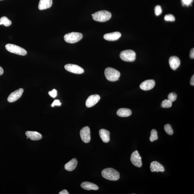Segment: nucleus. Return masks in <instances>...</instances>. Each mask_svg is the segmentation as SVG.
Segmentation results:
<instances>
[{"mask_svg": "<svg viewBox=\"0 0 194 194\" xmlns=\"http://www.w3.org/2000/svg\"><path fill=\"white\" fill-rule=\"evenodd\" d=\"M101 175L104 178L111 181H118L120 178L119 172L112 168L104 169L101 172Z\"/></svg>", "mask_w": 194, "mask_h": 194, "instance_id": "nucleus-1", "label": "nucleus"}, {"mask_svg": "<svg viewBox=\"0 0 194 194\" xmlns=\"http://www.w3.org/2000/svg\"><path fill=\"white\" fill-rule=\"evenodd\" d=\"M92 16L95 21L100 22L107 21L112 17L111 13L105 10L99 11L92 14Z\"/></svg>", "mask_w": 194, "mask_h": 194, "instance_id": "nucleus-2", "label": "nucleus"}, {"mask_svg": "<svg viewBox=\"0 0 194 194\" xmlns=\"http://www.w3.org/2000/svg\"><path fill=\"white\" fill-rule=\"evenodd\" d=\"M105 75L107 79L110 81L114 82L119 80L121 73L115 69L108 67L106 68L104 72Z\"/></svg>", "mask_w": 194, "mask_h": 194, "instance_id": "nucleus-3", "label": "nucleus"}, {"mask_svg": "<svg viewBox=\"0 0 194 194\" xmlns=\"http://www.w3.org/2000/svg\"><path fill=\"white\" fill-rule=\"evenodd\" d=\"M5 48L8 52L12 53L22 56H25L27 54L26 51L24 48L12 44H7L5 46Z\"/></svg>", "mask_w": 194, "mask_h": 194, "instance_id": "nucleus-4", "label": "nucleus"}, {"mask_svg": "<svg viewBox=\"0 0 194 194\" xmlns=\"http://www.w3.org/2000/svg\"><path fill=\"white\" fill-rule=\"evenodd\" d=\"M83 37L82 34L79 32H72L64 36V40L69 43H75L80 41Z\"/></svg>", "mask_w": 194, "mask_h": 194, "instance_id": "nucleus-5", "label": "nucleus"}, {"mask_svg": "<svg viewBox=\"0 0 194 194\" xmlns=\"http://www.w3.org/2000/svg\"><path fill=\"white\" fill-rule=\"evenodd\" d=\"M120 57L124 61L133 62L136 59V54L132 50H125L120 53Z\"/></svg>", "mask_w": 194, "mask_h": 194, "instance_id": "nucleus-6", "label": "nucleus"}, {"mask_svg": "<svg viewBox=\"0 0 194 194\" xmlns=\"http://www.w3.org/2000/svg\"><path fill=\"white\" fill-rule=\"evenodd\" d=\"M80 135L83 142L88 143L91 140L90 130L89 127L83 128L80 132Z\"/></svg>", "mask_w": 194, "mask_h": 194, "instance_id": "nucleus-7", "label": "nucleus"}, {"mask_svg": "<svg viewBox=\"0 0 194 194\" xmlns=\"http://www.w3.org/2000/svg\"><path fill=\"white\" fill-rule=\"evenodd\" d=\"M64 68L69 72L77 74H81L84 72V69L77 65L67 64L64 66Z\"/></svg>", "mask_w": 194, "mask_h": 194, "instance_id": "nucleus-8", "label": "nucleus"}, {"mask_svg": "<svg viewBox=\"0 0 194 194\" xmlns=\"http://www.w3.org/2000/svg\"><path fill=\"white\" fill-rule=\"evenodd\" d=\"M131 163L136 167L140 168L142 167L141 157L137 150L134 151L131 157Z\"/></svg>", "mask_w": 194, "mask_h": 194, "instance_id": "nucleus-9", "label": "nucleus"}, {"mask_svg": "<svg viewBox=\"0 0 194 194\" xmlns=\"http://www.w3.org/2000/svg\"><path fill=\"white\" fill-rule=\"evenodd\" d=\"M24 91V89L20 88L12 92L8 97V101L10 103L15 102V101L17 100L21 97Z\"/></svg>", "mask_w": 194, "mask_h": 194, "instance_id": "nucleus-10", "label": "nucleus"}, {"mask_svg": "<svg viewBox=\"0 0 194 194\" xmlns=\"http://www.w3.org/2000/svg\"><path fill=\"white\" fill-rule=\"evenodd\" d=\"M100 97L98 95H93L87 98L86 102V105L88 108L93 107L100 100Z\"/></svg>", "mask_w": 194, "mask_h": 194, "instance_id": "nucleus-11", "label": "nucleus"}, {"mask_svg": "<svg viewBox=\"0 0 194 194\" xmlns=\"http://www.w3.org/2000/svg\"><path fill=\"white\" fill-rule=\"evenodd\" d=\"M155 82L153 80H148L144 81L141 84L140 88L145 91L149 90L153 88L155 86Z\"/></svg>", "mask_w": 194, "mask_h": 194, "instance_id": "nucleus-12", "label": "nucleus"}, {"mask_svg": "<svg viewBox=\"0 0 194 194\" xmlns=\"http://www.w3.org/2000/svg\"><path fill=\"white\" fill-rule=\"evenodd\" d=\"M121 36V34L120 32H115L105 34L104 36V38L108 41H114L118 40Z\"/></svg>", "mask_w": 194, "mask_h": 194, "instance_id": "nucleus-13", "label": "nucleus"}, {"mask_svg": "<svg viewBox=\"0 0 194 194\" xmlns=\"http://www.w3.org/2000/svg\"><path fill=\"white\" fill-rule=\"evenodd\" d=\"M150 168L152 172H163L165 171L163 166L156 161L152 162L150 166Z\"/></svg>", "mask_w": 194, "mask_h": 194, "instance_id": "nucleus-14", "label": "nucleus"}, {"mask_svg": "<svg viewBox=\"0 0 194 194\" xmlns=\"http://www.w3.org/2000/svg\"><path fill=\"white\" fill-rule=\"evenodd\" d=\"M27 137L32 141H38L42 139V136L37 132L27 131L25 133Z\"/></svg>", "mask_w": 194, "mask_h": 194, "instance_id": "nucleus-15", "label": "nucleus"}, {"mask_svg": "<svg viewBox=\"0 0 194 194\" xmlns=\"http://www.w3.org/2000/svg\"><path fill=\"white\" fill-rule=\"evenodd\" d=\"M169 64L171 68L175 70L181 64V61L179 58L176 56H172L169 59Z\"/></svg>", "mask_w": 194, "mask_h": 194, "instance_id": "nucleus-16", "label": "nucleus"}, {"mask_svg": "<svg viewBox=\"0 0 194 194\" xmlns=\"http://www.w3.org/2000/svg\"><path fill=\"white\" fill-rule=\"evenodd\" d=\"M52 4V0H40L39 3L38 8L40 10H46L50 8Z\"/></svg>", "mask_w": 194, "mask_h": 194, "instance_id": "nucleus-17", "label": "nucleus"}, {"mask_svg": "<svg viewBox=\"0 0 194 194\" xmlns=\"http://www.w3.org/2000/svg\"><path fill=\"white\" fill-rule=\"evenodd\" d=\"M99 133L103 142L107 143L109 142L110 133L109 131L106 129H102L99 131Z\"/></svg>", "mask_w": 194, "mask_h": 194, "instance_id": "nucleus-18", "label": "nucleus"}, {"mask_svg": "<svg viewBox=\"0 0 194 194\" xmlns=\"http://www.w3.org/2000/svg\"><path fill=\"white\" fill-rule=\"evenodd\" d=\"M81 186L82 188L86 190H98L99 187L96 184L91 182H85L81 184Z\"/></svg>", "mask_w": 194, "mask_h": 194, "instance_id": "nucleus-19", "label": "nucleus"}, {"mask_svg": "<svg viewBox=\"0 0 194 194\" xmlns=\"http://www.w3.org/2000/svg\"><path fill=\"white\" fill-rule=\"evenodd\" d=\"M77 160L75 158H73L65 165L64 168L68 171H72L75 170L77 164Z\"/></svg>", "mask_w": 194, "mask_h": 194, "instance_id": "nucleus-20", "label": "nucleus"}, {"mask_svg": "<svg viewBox=\"0 0 194 194\" xmlns=\"http://www.w3.org/2000/svg\"><path fill=\"white\" fill-rule=\"evenodd\" d=\"M132 111L127 108H120L117 110V114L118 116L122 117H128L132 114Z\"/></svg>", "mask_w": 194, "mask_h": 194, "instance_id": "nucleus-21", "label": "nucleus"}, {"mask_svg": "<svg viewBox=\"0 0 194 194\" xmlns=\"http://www.w3.org/2000/svg\"><path fill=\"white\" fill-rule=\"evenodd\" d=\"M11 24V21L5 16L1 17L0 19V25H3L4 26L8 27L10 26Z\"/></svg>", "mask_w": 194, "mask_h": 194, "instance_id": "nucleus-22", "label": "nucleus"}, {"mask_svg": "<svg viewBox=\"0 0 194 194\" xmlns=\"http://www.w3.org/2000/svg\"><path fill=\"white\" fill-rule=\"evenodd\" d=\"M158 132L155 129H153L151 131V136L150 138V140L151 142H154V141L158 139Z\"/></svg>", "mask_w": 194, "mask_h": 194, "instance_id": "nucleus-23", "label": "nucleus"}, {"mask_svg": "<svg viewBox=\"0 0 194 194\" xmlns=\"http://www.w3.org/2000/svg\"><path fill=\"white\" fill-rule=\"evenodd\" d=\"M172 102L168 99L164 100L161 104V107L163 108H169L172 107Z\"/></svg>", "mask_w": 194, "mask_h": 194, "instance_id": "nucleus-24", "label": "nucleus"}, {"mask_svg": "<svg viewBox=\"0 0 194 194\" xmlns=\"http://www.w3.org/2000/svg\"><path fill=\"white\" fill-rule=\"evenodd\" d=\"M164 130L168 134L172 135L173 134V129L169 124H166L164 126Z\"/></svg>", "mask_w": 194, "mask_h": 194, "instance_id": "nucleus-25", "label": "nucleus"}, {"mask_svg": "<svg viewBox=\"0 0 194 194\" xmlns=\"http://www.w3.org/2000/svg\"><path fill=\"white\" fill-rule=\"evenodd\" d=\"M177 99V95L176 94L173 92L170 93L168 96V99L173 103Z\"/></svg>", "mask_w": 194, "mask_h": 194, "instance_id": "nucleus-26", "label": "nucleus"}, {"mask_svg": "<svg viewBox=\"0 0 194 194\" xmlns=\"http://www.w3.org/2000/svg\"><path fill=\"white\" fill-rule=\"evenodd\" d=\"M164 20L166 21H174L175 20L174 16L171 14L167 15L165 16Z\"/></svg>", "mask_w": 194, "mask_h": 194, "instance_id": "nucleus-27", "label": "nucleus"}, {"mask_svg": "<svg viewBox=\"0 0 194 194\" xmlns=\"http://www.w3.org/2000/svg\"><path fill=\"white\" fill-rule=\"evenodd\" d=\"M162 12V10L161 7L159 5L156 6L155 8V12L156 15L158 16L160 15Z\"/></svg>", "mask_w": 194, "mask_h": 194, "instance_id": "nucleus-28", "label": "nucleus"}, {"mask_svg": "<svg viewBox=\"0 0 194 194\" xmlns=\"http://www.w3.org/2000/svg\"><path fill=\"white\" fill-rule=\"evenodd\" d=\"M193 0H181L182 5L183 6H187L191 5Z\"/></svg>", "mask_w": 194, "mask_h": 194, "instance_id": "nucleus-29", "label": "nucleus"}, {"mask_svg": "<svg viewBox=\"0 0 194 194\" xmlns=\"http://www.w3.org/2000/svg\"><path fill=\"white\" fill-rule=\"evenodd\" d=\"M57 92L56 90L53 89L52 91L48 92V94L53 98H55L57 96Z\"/></svg>", "mask_w": 194, "mask_h": 194, "instance_id": "nucleus-30", "label": "nucleus"}, {"mask_svg": "<svg viewBox=\"0 0 194 194\" xmlns=\"http://www.w3.org/2000/svg\"><path fill=\"white\" fill-rule=\"evenodd\" d=\"M62 103L60 102V101L58 100H55L54 101V102L51 105L52 107H54L55 106H60L61 105Z\"/></svg>", "mask_w": 194, "mask_h": 194, "instance_id": "nucleus-31", "label": "nucleus"}, {"mask_svg": "<svg viewBox=\"0 0 194 194\" xmlns=\"http://www.w3.org/2000/svg\"><path fill=\"white\" fill-rule=\"evenodd\" d=\"M190 57L192 59L194 58V48H193L191 50L190 53V55H189Z\"/></svg>", "mask_w": 194, "mask_h": 194, "instance_id": "nucleus-32", "label": "nucleus"}, {"mask_svg": "<svg viewBox=\"0 0 194 194\" xmlns=\"http://www.w3.org/2000/svg\"><path fill=\"white\" fill-rule=\"evenodd\" d=\"M67 191L66 190V189H64L63 191H62L59 193V194H69Z\"/></svg>", "mask_w": 194, "mask_h": 194, "instance_id": "nucleus-33", "label": "nucleus"}, {"mask_svg": "<svg viewBox=\"0 0 194 194\" xmlns=\"http://www.w3.org/2000/svg\"><path fill=\"white\" fill-rule=\"evenodd\" d=\"M190 84L192 86L194 85V75H193L190 81Z\"/></svg>", "mask_w": 194, "mask_h": 194, "instance_id": "nucleus-34", "label": "nucleus"}, {"mask_svg": "<svg viewBox=\"0 0 194 194\" xmlns=\"http://www.w3.org/2000/svg\"><path fill=\"white\" fill-rule=\"evenodd\" d=\"M4 72V71L3 69L2 68L1 66H0V76L3 74Z\"/></svg>", "mask_w": 194, "mask_h": 194, "instance_id": "nucleus-35", "label": "nucleus"}, {"mask_svg": "<svg viewBox=\"0 0 194 194\" xmlns=\"http://www.w3.org/2000/svg\"><path fill=\"white\" fill-rule=\"evenodd\" d=\"M0 1H2V0H0Z\"/></svg>", "mask_w": 194, "mask_h": 194, "instance_id": "nucleus-36", "label": "nucleus"}]
</instances>
